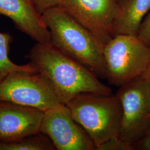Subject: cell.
<instances>
[{
	"label": "cell",
	"instance_id": "30bf717a",
	"mask_svg": "<svg viewBox=\"0 0 150 150\" xmlns=\"http://www.w3.org/2000/svg\"><path fill=\"white\" fill-rule=\"evenodd\" d=\"M0 15L39 43L51 42L50 33L32 0H0Z\"/></svg>",
	"mask_w": 150,
	"mask_h": 150
},
{
	"label": "cell",
	"instance_id": "e0dca14e",
	"mask_svg": "<svg viewBox=\"0 0 150 150\" xmlns=\"http://www.w3.org/2000/svg\"><path fill=\"white\" fill-rule=\"evenodd\" d=\"M134 150H150V132L144 139L134 146Z\"/></svg>",
	"mask_w": 150,
	"mask_h": 150
},
{
	"label": "cell",
	"instance_id": "ac0fdd59",
	"mask_svg": "<svg viewBox=\"0 0 150 150\" xmlns=\"http://www.w3.org/2000/svg\"><path fill=\"white\" fill-rule=\"evenodd\" d=\"M142 77L145 78L146 80L149 82L150 86V62L145 70V72L142 76Z\"/></svg>",
	"mask_w": 150,
	"mask_h": 150
},
{
	"label": "cell",
	"instance_id": "3957f363",
	"mask_svg": "<svg viewBox=\"0 0 150 150\" xmlns=\"http://www.w3.org/2000/svg\"><path fill=\"white\" fill-rule=\"evenodd\" d=\"M65 105L90 136L96 150L108 139L118 136L122 108L116 94L81 93Z\"/></svg>",
	"mask_w": 150,
	"mask_h": 150
},
{
	"label": "cell",
	"instance_id": "6da1fadb",
	"mask_svg": "<svg viewBox=\"0 0 150 150\" xmlns=\"http://www.w3.org/2000/svg\"><path fill=\"white\" fill-rule=\"evenodd\" d=\"M27 57L38 72L52 83L61 103L66 104L83 93L112 94L111 88L99 80L96 75L51 42H37Z\"/></svg>",
	"mask_w": 150,
	"mask_h": 150
},
{
	"label": "cell",
	"instance_id": "8fae6325",
	"mask_svg": "<svg viewBox=\"0 0 150 150\" xmlns=\"http://www.w3.org/2000/svg\"><path fill=\"white\" fill-rule=\"evenodd\" d=\"M150 10V0H120L113 24L117 35L137 36L139 27Z\"/></svg>",
	"mask_w": 150,
	"mask_h": 150
},
{
	"label": "cell",
	"instance_id": "7a4b0ae2",
	"mask_svg": "<svg viewBox=\"0 0 150 150\" xmlns=\"http://www.w3.org/2000/svg\"><path fill=\"white\" fill-rule=\"evenodd\" d=\"M42 15L54 46L98 78L106 79L103 46L91 32L60 6L49 8Z\"/></svg>",
	"mask_w": 150,
	"mask_h": 150
},
{
	"label": "cell",
	"instance_id": "ba28073f",
	"mask_svg": "<svg viewBox=\"0 0 150 150\" xmlns=\"http://www.w3.org/2000/svg\"><path fill=\"white\" fill-rule=\"evenodd\" d=\"M40 132L48 136L56 150H96L90 136L75 121L65 104L45 111Z\"/></svg>",
	"mask_w": 150,
	"mask_h": 150
},
{
	"label": "cell",
	"instance_id": "4fadbf2b",
	"mask_svg": "<svg viewBox=\"0 0 150 150\" xmlns=\"http://www.w3.org/2000/svg\"><path fill=\"white\" fill-rule=\"evenodd\" d=\"M51 140L42 132L13 141L0 142V150H54Z\"/></svg>",
	"mask_w": 150,
	"mask_h": 150
},
{
	"label": "cell",
	"instance_id": "52a82bcc",
	"mask_svg": "<svg viewBox=\"0 0 150 150\" xmlns=\"http://www.w3.org/2000/svg\"><path fill=\"white\" fill-rule=\"evenodd\" d=\"M120 0H63L59 6L104 47L113 37Z\"/></svg>",
	"mask_w": 150,
	"mask_h": 150
},
{
	"label": "cell",
	"instance_id": "2e32d148",
	"mask_svg": "<svg viewBox=\"0 0 150 150\" xmlns=\"http://www.w3.org/2000/svg\"><path fill=\"white\" fill-rule=\"evenodd\" d=\"M38 11L42 15L49 8L59 6L63 0H32Z\"/></svg>",
	"mask_w": 150,
	"mask_h": 150
},
{
	"label": "cell",
	"instance_id": "5b68a950",
	"mask_svg": "<svg viewBox=\"0 0 150 150\" xmlns=\"http://www.w3.org/2000/svg\"><path fill=\"white\" fill-rule=\"evenodd\" d=\"M122 115L118 137L134 146L150 132V86L142 76L119 87Z\"/></svg>",
	"mask_w": 150,
	"mask_h": 150
},
{
	"label": "cell",
	"instance_id": "5bb4252c",
	"mask_svg": "<svg viewBox=\"0 0 150 150\" xmlns=\"http://www.w3.org/2000/svg\"><path fill=\"white\" fill-rule=\"evenodd\" d=\"M96 150H133V149L118 136H115L98 146Z\"/></svg>",
	"mask_w": 150,
	"mask_h": 150
},
{
	"label": "cell",
	"instance_id": "9a60e30c",
	"mask_svg": "<svg viewBox=\"0 0 150 150\" xmlns=\"http://www.w3.org/2000/svg\"><path fill=\"white\" fill-rule=\"evenodd\" d=\"M137 36L142 42L150 46V10L142 22Z\"/></svg>",
	"mask_w": 150,
	"mask_h": 150
},
{
	"label": "cell",
	"instance_id": "9c48e42d",
	"mask_svg": "<svg viewBox=\"0 0 150 150\" xmlns=\"http://www.w3.org/2000/svg\"><path fill=\"white\" fill-rule=\"evenodd\" d=\"M45 112L0 101V142H8L40 132Z\"/></svg>",
	"mask_w": 150,
	"mask_h": 150
},
{
	"label": "cell",
	"instance_id": "8992f818",
	"mask_svg": "<svg viewBox=\"0 0 150 150\" xmlns=\"http://www.w3.org/2000/svg\"><path fill=\"white\" fill-rule=\"evenodd\" d=\"M0 101L46 111L61 103L54 86L40 72L17 71L0 83Z\"/></svg>",
	"mask_w": 150,
	"mask_h": 150
},
{
	"label": "cell",
	"instance_id": "7c38bea8",
	"mask_svg": "<svg viewBox=\"0 0 150 150\" xmlns=\"http://www.w3.org/2000/svg\"><path fill=\"white\" fill-rule=\"evenodd\" d=\"M12 37L8 32H0V83L12 73L17 71L38 72L30 62L19 65L11 61L9 57L10 46Z\"/></svg>",
	"mask_w": 150,
	"mask_h": 150
},
{
	"label": "cell",
	"instance_id": "277c9868",
	"mask_svg": "<svg viewBox=\"0 0 150 150\" xmlns=\"http://www.w3.org/2000/svg\"><path fill=\"white\" fill-rule=\"evenodd\" d=\"M103 54L106 80L118 87L142 77L150 62V46L134 35L115 36L104 46Z\"/></svg>",
	"mask_w": 150,
	"mask_h": 150
}]
</instances>
